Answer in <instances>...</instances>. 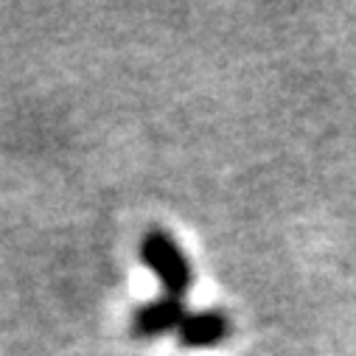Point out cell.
<instances>
[{"mask_svg":"<svg viewBox=\"0 0 356 356\" xmlns=\"http://www.w3.org/2000/svg\"><path fill=\"white\" fill-rule=\"evenodd\" d=\"M140 261H143L146 270H152V275L160 281L163 295L186 298V292L194 286L191 261L180 250L177 238L163 227H152L149 233H143V238H140Z\"/></svg>","mask_w":356,"mask_h":356,"instance_id":"cell-1","label":"cell"},{"mask_svg":"<svg viewBox=\"0 0 356 356\" xmlns=\"http://www.w3.org/2000/svg\"><path fill=\"white\" fill-rule=\"evenodd\" d=\"M186 317H188V309H186L183 298L160 295L135 309V314L129 320V331L140 339H152V337H160L168 331H180Z\"/></svg>","mask_w":356,"mask_h":356,"instance_id":"cell-2","label":"cell"},{"mask_svg":"<svg viewBox=\"0 0 356 356\" xmlns=\"http://www.w3.org/2000/svg\"><path fill=\"white\" fill-rule=\"evenodd\" d=\"M230 317L222 309L188 312L180 331H177V339L183 348H216L230 337Z\"/></svg>","mask_w":356,"mask_h":356,"instance_id":"cell-3","label":"cell"}]
</instances>
